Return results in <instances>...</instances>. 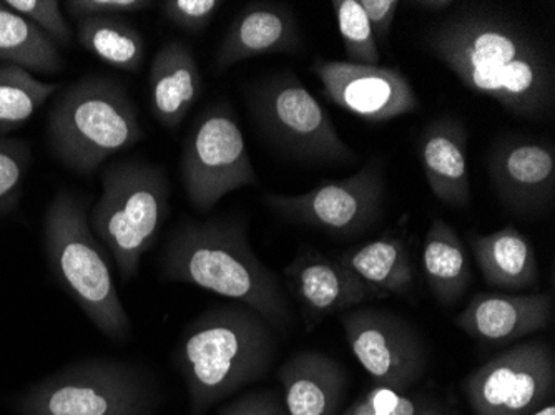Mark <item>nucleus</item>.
<instances>
[{
  "label": "nucleus",
  "mask_w": 555,
  "mask_h": 415,
  "mask_svg": "<svg viewBox=\"0 0 555 415\" xmlns=\"http://www.w3.org/2000/svg\"><path fill=\"white\" fill-rule=\"evenodd\" d=\"M436 61L466 89L494 100L517 117L554 114V67L545 47L506 15L461 5L424 33Z\"/></svg>",
  "instance_id": "f257e3e1"
},
{
  "label": "nucleus",
  "mask_w": 555,
  "mask_h": 415,
  "mask_svg": "<svg viewBox=\"0 0 555 415\" xmlns=\"http://www.w3.org/2000/svg\"><path fill=\"white\" fill-rule=\"evenodd\" d=\"M162 276L185 283L254 309L274 330L285 333L292 311L276 274L249 246L238 218L180 221L165 243Z\"/></svg>",
  "instance_id": "f03ea898"
},
{
  "label": "nucleus",
  "mask_w": 555,
  "mask_h": 415,
  "mask_svg": "<svg viewBox=\"0 0 555 415\" xmlns=\"http://www.w3.org/2000/svg\"><path fill=\"white\" fill-rule=\"evenodd\" d=\"M276 346L273 327L246 306H215L195 317L175 349L192 415L263 379Z\"/></svg>",
  "instance_id": "7ed1b4c3"
},
{
  "label": "nucleus",
  "mask_w": 555,
  "mask_h": 415,
  "mask_svg": "<svg viewBox=\"0 0 555 415\" xmlns=\"http://www.w3.org/2000/svg\"><path fill=\"white\" fill-rule=\"evenodd\" d=\"M43 242L50 270L90 323L112 341H127L132 323L115 288L104 249L90 230L82 198L61 192L52 199L43 220Z\"/></svg>",
  "instance_id": "20e7f679"
},
{
  "label": "nucleus",
  "mask_w": 555,
  "mask_h": 415,
  "mask_svg": "<svg viewBox=\"0 0 555 415\" xmlns=\"http://www.w3.org/2000/svg\"><path fill=\"white\" fill-rule=\"evenodd\" d=\"M49 146L77 173L90 174L143 139L139 111L117 80L89 75L68 87L49 115Z\"/></svg>",
  "instance_id": "39448f33"
},
{
  "label": "nucleus",
  "mask_w": 555,
  "mask_h": 415,
  "mask_svg": "<svg viewBox=\"0 0 555 415\" xmlns=\"http://www.w3.org/2000/svg\"><path fill=\"white\" fill-rule=\"evenodd\" d=\"M102 195L89 217L90 230L108 249L124 281L139 274L170 213V183L160 165L127 160L102 171Z\"/></svg>",
  "instance_id": "423d86ee"
},
{
  "label": "nucleus",
  "mask_w": 555,
  "mask_h": 415,
  "mask_svg": "<svg viewBox=\"0 0 555 415\" xmlns=\"http://www.w3.org/2000/svg\"><path fill=\"white\" fill-rule=\"evenodd\" d=\"M157 380L117 359L75 362L17 395V415H155Z\"/></svg>",
  "instance_id": "0eeeda50"
},
{
  "label": "nucleus",
  "mask_w": 555,
  "mask_h": 415,
  "mask_svg": "<svg viewBox=\"0 0 555 415\" xmlns=\"http://www.w3.org/2000/svg\"><path fill=\"white\" fill-rule=\"evenodd\" d=\"M246 103L261 135L286 157L305 164L358 160L332 117L293 72L270 75L249 86Z\"/></svg>",
  "instance_id": "6e6552de"
},
{
  "label": "nucleus",
  "mask_w": 555,
  "mask_h": 415,
  "mask_svg": "<svg viewBox=\"0 0 555 415\" xmlns=\"http://www.w3.org/2000/svg\"><path fill=\"white\" fill-rule=\"evenodd\" d=\"M180 171L186 198L198 213H208L229 193L258 185L257 170L230 105L215 103L196 118L183 145Z\"/></svg>",
  "instance_id": "1a4fd4ad"
},
{
  "label": "nucleus",
  "mask_w": 555,
  "mask_h": 415,
  "mask_svg": "<svg viewBox=\"0 0 555 415\" xmlns=\"http://www.w3.org/2000/svg\"><path fill=\"white\" fill-rule=\"evenodd\" d=\"M386 178L383 165L370 161L351 177L323 181L301 195L263 196L268 208L292 223L335 235H361L385 210Z\"/></svg>",
  "instance_id": "9d476101"
},
{
  "label": "nucleus",
  "mask_w": 555,
  "mask_h": 415,
  "mask_svg": "<svg viewBox=\"0 0 555 415\" xmlns=\"http://www.w3.org/2000/svg\"><path fill=\"white\" fill-rule=\"evenodd\" d=\"M554 352L544 341L502 351L464 380L474 415H531L554 395Z\"/></svg>",
  "instance_id": "9b49d317"
},
{
  "label": "nucleus",
  "mask_w": 555,
  "mask_h": 415,
  "mask_svg": "<svg viewBox=\"0 0 555 415\" xmlns=\"http://www.w3.org/2000/svg\"><path fill=\"white\" fill-rule=\"evenodd\" d=\"M346 341L374 386L406 391L426 373L420 334L388 309L360 308L341 316Z\"/></svg>",
  "instance_id": "f8f14e48"
},
{
  "label": "nucleus",
  "mask_w": 555,
  "mask_h": 415,
  "mask_svg": "<svg viewBox=\"0 0 555 415\" xmlns=\"http://www.w3.org/2000/svg\"><path fill=\"white\" fill-rule=\"evenodd\" d=\"M323 95L343 111L366 121H389L420 111V99L399 68L314 59Z\"/></svg>",
  "instance_id": "ddd939ff"
},
{
  "label": "nucleus",
  "mask_w": 555,
  "mask_h": 415,
  "mask_svg": "<svg viewBox=\"0 0 555 415\" xmlns=\"http://www.w3.org/2000/svg\"><path fill=\"white\" fill-rule=\"evenodd\" d=\"M488 170L495 195L514 215L542 217L554 206L555 152L547 140H501L489 153Z\"/></svg>",
  "instance_id": "4468645a"
},
{
  "label": "nucleus",
  "mask_w": 555,
  "mask_h": 415,
  "mask_svg": "<svg viewBox=\"0 0 555 415\" xmlns=\"http://www.w3.org/2000/svg\"><path fill=\"white\" fill-rule=\"evenodd\" d=\"M285 280L301 309L308 333L332 314L370 299L386 298L354 276L338 259L314 251L299 252L285 268Z\"/></svg>",
  "instance_id": "2eb2a0df"
},
{
  "label": "nucleus",
  "mask_w": 555,
  "mask_h": 415,
  "mask_svg": "<svg viewBox=\"0 0 555 415\" xmlns=\"http://www.w3.org/2000/svg\"><path fill=\"white\" fill-rule=\"evenodd\" d=\"M302 47L298 18L283 2H249L240 11L218 47L217 72L268 54H296Z\"/></svg>",
  "instance_id": "dca6fc26"
},
{
  "label": "nucleus",
  "mask_w": 555,
  "mask_h": 415,
  "mask_svg": "<svg viewBox=\"0 0 555 415\" xmlns=\"http://www.w3.org/2000/svg\"><path fill=\"white\" fill-rule=\"evenodd\" d=\"M552 314L547 293H477L454 323L477 341L507 345L551 326Z\"/></svg>",
  "instance_id": "f3484780"
},
{
  "label": "nucleus",
  "mask_w": 555,
  "mask_h": 415,
  "mask_svg": "<svg viewBox=\"0 0 555 415\" xmlns=\"http://www.w3.org/2000/svg\"><path fill=\"white\" fill-rule=\"evenodd\" d=\"M417 150L427 185L436 198L451 208H467L470 178L463 121L449 115L431 121L421 133Z\"/></svg>",
  "instance_id": "a211bd4d"
},
{
  "label": "nucleus",
  "mask_w": 555,
  "mask_h": 415,
  "mask_svg": "<svg viewBox=\"0 0 555 415\" xmlns=\"http://www.w3.org/2000/svg\"><path fill=\"white\" fill-rule=\"evenodd\" d=\"M288 415H333L345 398L341 364L318 351H301L278 371Z\"/></svg>",
  "instance_id": "6ab92c4d"
},
{
  "label": "nucleus",
  "mask_w": 555,
  "mask_h": 415,
  "mask_svg": "<svg viewBox=\"0 0 555 415\" xmlns=\"http://www.w3.org/2000/svg\"><path fill=\"white\" fill-rule=\"evenodd\" d=\"M202 93V72L186 43L175 40L158 49L150 67V105L158 124L179 128Z\"/></svg>",
  "instance_id": "aec40b11"
},
{
  "label": "nucleus",
  "mask_w": 555,
  "mask_h": 415,
  "mask_svg": "<svg viewBox=\"0 0 555 415\" xmlns=\"http://www.w3.org/2000/svg\"><path fill=\"white\" fill-rule=\"evenodd\" d=\"M470 248L486 284L504 291H524L538 286L539 267L534 246L514 226L491 235H470Z\"/></svg>",
  "instance_id": "412c9836"
},
{
  "label": "nucleus",
  "mask_w": 555,
  "mask_h": 415,
  "mask_svg": "<svg viewBox=\"0 0 555 415\" xmlns=\"http://www.w3.org/2000/svg\"><path fill=\"white\" fill-rule=\"evenodd\" d=\"M423 270L433 295L451 306L469 288V258L457 231L442 218H435L423 245Z\"/></svg>",
  "instance_id": "4be33fe9"
},
{
  "label": "nucleus",
  "mask_w": 555,
  "mask_h": 415,
  "mask_svg": "<svg viewBox=\"0 0 555 415\" xmlns=\"http://www.w3.org/2000/svg\"><path fill=\"white\" fill-rule=\"evenodd\" d=\"M338 261L385 296L406 295L413 286L410 252L404 242L396 236H379L339 256Z\"/></svg>",
  "instance_id": "5701e85b"
},
{
  "label": "nucleus",
  "mask_w": 555,
  "mask_h": 415,
  "mask_svg": "<svg viewBox=\"0 0 555 415\" xmlns=\"http://www.w3.org/2000/svg\"><path fill=\"white\" fill-rule=\"evenodd\" d=\"M0 64L30 74H59L65 65L57 43L5 2H0Z\"/></svg>",
  "instance_id": "b1692460"
},
{
  "label": "nucleus",
  "mask_w": 555,
  "mask_h": 415,
  "mask_svg": "<svg viewBox=\"0 0 555 415\" xmlns=\"http://www.w3.org/2000/svg\"><path fill=\"white\" fill-rule=\"evenodd\" d=\"M77 39L93 57L118 70L137 74L145 62V40L124 17H90L77 22Z\"/></svg>",
  "instance_id": "393cba45"
},
{
  "label": "nucleus",
  "mask_w": 555,
  "mask_h": 415,
  "mask_svg": "<svg viewBox=\"0 0 555 415\" xmlns=\"http://www.w3.org/2000/svg\"><path fill=\"white\" fill-rule=\"evenodd\" d=\"M57 83L40 82L30 72L14 65L0 67V128L21 127L29 121L47 100L54 95Z\"/></svg>",
  "instance_id": "a878e982"
},
{
  "label": "nucleus",
  "mask_w": 555,
  "mask_h": 415,
  "mask_svg": "<svg viewBox=\"0 0 555 415\" xmlns=\"http://www.w3.org/2000/svg\"><path fill=\"white\" fill-rule=\"evenodd\" d=\"M339 36L351 64L379 65L382 54L360 0H333Z\"/></svg>",
  "instance_id": "bb28decb"
},
{
  "label": "nucleus",
  "mask_w": 555,
  "mask_h": 415,
  "mask_svg": "<svg viewBox=\"0 0 555 415\" xmlns=\"http://www.w3.org/2000/svg\"><path fill=\"white\" fill-rule=\"evenodd\" d=\"M29 143L0 135V215L11 213L17 206L29 173Z\"/></svg>",
  "instance_id": "cd10ccee"
},
{
  "label": "nucleus",
  "mask_w": 555,
  "mask_h": 415,
  "mask_svg": "<svg viewBox=\"0 0 555 415\" xmlns=\"http://www.w3.org/2000/svg\"><path fill=\"white\" fill-rule=\"evenodd\" d=\"M5 5L22 17L29 18L43 34L54 40L57 47L67 49L72 46L74 33L67 18L62 14L57 0H5Z\"/></svg>",
  "instance_id": "c85d7f7f"
},
{
  "label": "nucleus",
  "mask_w": 555,
  "mask_h": 415,
  "mask_svg": "<svg viewBox=\"0 0 555 415\" xmlns=\"http://www.w3.org/2000/svg\"><path fill=\"white\" fill-rule=\"evenodd\" d=\"M221 5V0H164L158 8L170 24L198 34L207 29Z\"/></svg>",
  "instance_id": "c756f323"
},
{
  "label": "nucleus",
  "mask_w": 555,
  "mask_h": 415,
  "mask_svg": "<svg viewBox=\"0 0 555 415\" xmlns=\"http://www.w3.org/2000/svg\"><path fill=\"white\" fill-rule=\"evenodd\" d=\"M363 401L379 415H448L436 405L410 398L392 387L374 386Z\"/></svg>",
  "instance_id": "7c9ffc66"
},
{
  "label": "nucleus",
  "mask_w": 555,
  "mask_h": 415,
  "mask_svg": "<svg viewBox=\"0 0 555 415\" xmlns=\"http://www.w3.org/2000/svg\"><path fill=\"white\" fill-rule=\"evenodd\" d=\"M65 11L72 21L80 22L90 17H121L124 14L146 11L154 2L146 0H68Z\"/></svg>",
  "instance_id": "2f4dec72"
},
{
  "label": "nucleus",
  "mask_w": 555,
  "mask_h": 415,
  "mask_svg": "<svg viewBox=\"0 0 555 415\" xmlns=\"http://www.w3.org/2000/svg\"><path fill=\"white\" fill-rule=\"evenodd\" d=\"M218 415H288V411L278 392L273 389H261L223 405Z\"/></svg>",
  "instance_id": "473e14b6"
},
{
  "label": "nucleus",
  "mask_w": 555,
  "mask_h": 415,
  "mask_svg": "<svg viewBox=\"0 0 555 415\" xmlns=\"http://www.w3.org/2000/svg\"><path fill=\"white\" fill-rule=\"evenodd\" d=\"M360 4L370 21L377 47H385L388 43L396 12L401 4L398 0H360Z\"/></svg>",
  "instance_id": "72a5a7b5"
},
{
  "label": "nucleus",
  "mask_w": 555,
  "mask_h": 415,
  "mask_svg": "<svg viewBox=\"0 0 555 415\" xmlns=\"http://www.w3.org/2000/svg\"><path fill=\"white\" fill-rule=\"evenodd\" d=\"M346 415H379L376 414V412L373 411V408L370 407V405L366 404V402L361 399V401H358L357 404L352 405L351 408H349L348 412H346Z\"/></svg>",
  "instance_id": "f704fd0d"
},
{
  "label": "nucleus",
  "mask_w": 555,
  "mask_h": 415,
  "mask_svg": "<svg viewBox=\"0 0 555 415\" xmlns=\"http://www.w3.org/2000/svg\"><path fill=\"white\" fill-rule=\"evenodd\" d=\"M416 8L426 9V11H444V9L451 8L452 2H433V0H426V2H413Z\"/></svg>",
  "instance_id": "c9c22d12"
},
{
  "label": "nucleus",
  "mask_w": 555,
  "mask_h": 415,
  "mask_svg": "<svg viewBox=\"0 0 555 415\" xmlns=\"http://www.w3.org/2000/svg\"><path fill=\"white\" fill-rule=\"evenodd\" d=\"M531 415H555V405L548 402L547 405H542L538 411L532 412Z\"/></svg>",
  "instance_id": "e433bc0d"
},
{
  "label": "nucleus",
  "mask_w": 555,
  "mask_h": 415,
  "mask_svg": "<svg viewBox=\"0 0 555 415\" xmlns=\"http://www.w3.org/2000/svg\"><path fill=\"white\" fill-rule=\"evenodd\" d=\"M346 415V414H345Z\"/></svg>",
  "instance_id": "4c0bfd02"
}]
</instances>
